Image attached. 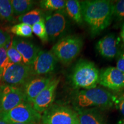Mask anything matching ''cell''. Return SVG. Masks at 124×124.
Segmentation results:
<instances>
[{
    "label": "cell",
    "mask_w": 124,
    "mask_h": 124,
    "mask_svg": "<svg viewBox=\"0 0 124 124\" xmlns=\"http://www.w3.org/2000/svg\"><path fill=\"white\" fill-rule=\"evenodd\" d=\"M116 97L109 91L100 87L83 90L75 94L73 103L76 109L85 108H110L115 102Z\"/></svg>",
    "instance_id": "2"
},
{
    "label": "cell",
    "mask_w": 124,
    "mask_h": 124,
    "mask_svg": "<svg viewBox=\"0 0 124 124\" xmlns=\"http://www.w3.org/2000/svg\"><path fill=\"white\" fill-rule=\"evenodd\" d=\"M41 124H77L79 122L77 113L70 107L52 104L41 118Z\"/></svg>",
    "instance_id": "6"
},
{
    "label": "cell",
    "mask_w": 124,
    "mask_h": 124,
    "mask_svg": "<svg viewBox=\"0 0 124 124\" xmlns=\"http://www.w3.org/2000/svg\"><path fill=\"white\" fill-rule=\"evenodd\" d=\"M24 101L21 87L0 85V113L10 110Z\"/></svg>",
    "instance_id": "9"
},
{
    "label": "cell",
    "mask_w": 124,
    "mask_h": 124,
    "mask_svg": "<svg viewBox=\"0 0 124 124\" xmlns=\"http://www.w3.org/2000/svg\"><path fill=\"white\" fill-rule=\"evenodd\" d=\"M51 76L33 77L21 86L25 101L32 104L39 94L44 90L52 80Z\"/></svg>",
    "instance_id": "13"
},
{
    "label": "cell",
    "mask_w": 124,
    "mask_h": 124,
    "mask_svg": "<svg viewBox=\"0 0 124 124\" xmlns=\"http://www.w3.org/2000/svg\"><path fill=\"white\" fill-rule=\"evenodd\" d=\"M114 103H116L117 108L124 116V94L117 99L116 98Z\"/></svg>",
    "instance_id": "28"
},
{
    "label": "cell",
    "mask_w": 124,
    "mask_h": 124,
    "mask_svg": "<svg viewBox=\"0 0 124 124\" xmlns=\"http://www.w3.org/2000/svg\"><path fill=\"white\" fill-rule=\"evenodd\" d=\"M32 77L33 76L31 66L10 63L3 72L1 81L2 84L21 87Z\"/></svg>",
    "instance_id": "8"
},
{
    "label": "cell",
    "mask_w": 124,
    "mask_h": 124,
    "mask_svg": "<svg viewBox=\"0 0 124 124\" xmlns=\"http://www.w3.org/2000/svg\"><path fill=\"white\" fill-rule=\"evenodd\" d=\"M7 55L10 63L20 64L23 63V58L18 51L10 44L7 48Z\"/></svg>",
    "instance_id": "24"
},
{
    "label": "cell",
    "mask_w": 124,
    "mask_h": 124,
    "mask_svg": "<svg viewBox=\"0 0 124 124\" xmlns=\"http://www.w3.org/2000/svg\"><path fill=\"white\" fill-rule=\"evenodd\" d=\"M15 21L10 0H0V27L8 25Z\"/></svg>",
    "instance_id": "17"
},
{
    "label": "cell",
    "mask_w": 124,
    "mask_h": 124,
    "mask_svg": "<svg viewBox=\"0 0 124 124\" xmlns=\"http://www.w3.org/2000/svg\"><path fill=\"white\" fill-rule=\"evenodd\" d=\"M41 114L34 109L31 103L24 101L7 112L0 113V118L8 123H34L41 122Z\"/></svg>",
    "instance_id": "5"
},
{
    "label": "cell",
    "mask_w": 124,
    "mask_h": 124,
    "mask_svg": "<svg viewBox=\"0 0 124 124\" xmlns=\"http://www.w3.org/2000/svg\"><path fill=\"white\" fill-rule=\"evenodd\" d=\"M66 4V1L64 0H41L39 1L40 9L47 12L64 10Z\"/></svg>",
    "instance_id": "21"
},
{
    "label": "cell",
    "mask_w": 124,
    "mask_h": 124,
    "mask_svg": "<svg viewBox=\"0 0 124 124\" xmlns=\"http://www.w3.org/2000/svg\"><path fill=\"white\" fill-rule=\"evenodd\" d=\"M82 17L95 37L107 28L112 22L113 2L108 0H87L80 1Z\"/></svg>",
    "instance_id": "1"
},
{
    "label": "cell",
    "mask_w": 124,
    "mask_h": 124,
    "mask_svg": "<svg viewBox=\"0 0 124 124\" xmlns=\"http://www.w3.org/2000/svg\"><path fill=\"white\" fill-rule=\"evenodd\" d=\"M113 17L119 21L124 20V0L113 3Z\"/></svg>",
    "instance_id": "25"
},
{
    "label": "cell",
    "mask_w": 124,
    "mask_h": 124,
    "mask_svg": "<svg viewBox=\"0 0 124 124\" xmlns=\"http://www.w3.org/2000/svg\"><path fill=\"white\" fill-rule=\"evenodd\" d=\"M46 12L40 8L33 9L30 12L18 17L17 21L19 23H24L32 26L41 20H45Z\"/></svg>",
    "instance_id": "19"
},
{
    "label": "cell",
    "mask_w": 124,
    "mask_h": 124,
    "mask_svg": "<svg viewBox=\"0 0 124 124\" xmlns=\"http://www.w3.org/2000/svg\"><path fill=\"white\" fill-rule=\"evenodd\" d=\"M60 82L59 78L52 79L49 84L37 96L32 102L34 109L39 114H43L53 104L55 100V93Z\"/></svg>",
    "instance_id": "11"
},
{
    "label": "cell",
    "mask_w": 124,
    "mask_h": 124,
    "mask_svg": "<svg viewBox=\"0 0 124 124\" xmlns=\"http://www.w3.org/2000/svg\"><path fill=\"white\" fill-rule=\"evenodd\" d=\"M121 38L122 39V41L124 43V23L122 26L121 29Z\"/></svg>",
    "instance_id": "30"
},
{
    "label": "cell",
    "mask_w": 124,
    "mask_h": 124,
    "mask_svg": "<svg viewBox=\"0 0 124 124\" xmlns=\"http://www.w3.org/2000/svg\"><path fill=\"white\" fill-rule=\"evenodd\" d=\"M99 77L100 71L94 63L80 60L74 66L71 74V83L74 89H94L97 87Z\"/></svg>",
    "instance_id": "3"
},
{
    "label": "cell",
    "mask_w": 124,
    "mask_h": 124,
    "mask_svg": "<svg viewBox=\"0 0 124 124\" xmlns=\"http://www.w3.org/2000/svg\"><path fill=\"white\" fill-rule=\"evenodd\" d=\"M15 16H21L33 10L36 2L32 0H10Z\"/></svg>",
    "instance_id": "20"
},
{
    "label": "cell",
    "mask_w": 124,
    "mask_h": 124,
    "mask_svg": "<svg viewBox=\"0 0 124 124\" xmlns=\"http://www.w3.org/2000/svg\"><path fill=\"white\" fill-rule=\"evenodd\" d=\"M80 124L79 123V122H78V124Z\"/></svg>",
    "instance_id": "35"
},
{
    "label": "cell",
    "mask_w": 124,
    "mask_h": 124,
    "mask_svg": "<svg viewBox=\"0 0 124 124\" xmlns=\"http://www.w3.org/2000/svg\"><path fill=\"white\" fill-rule=\"evenodd\" d=\"M118 124H124V119H121L118 122Z\"/></svg>",
    "instance_id": "33"
},
{
    "label": "cell",
    "mask_w": 124,
    "mask_h": 124,
    "mask_svg": "<svg viewBox=\"0 0 124 124\" xmlns=\"http://www.w3.org/2000/svg\"><path fill=\"white\" fill-rule=\"evenodd\" d=\"M0 124H9L7 121L0 118Z\"/></svg>",
    "instance_id": "31"
},
{
    "label": "cell",
    "mask_w": 124,
    "mask_h": 124,
    "mask_svg": "<svg viewBox=\"0 0 124 124\" xmlns=\"http://www.w3.org/2000/svg\"><path fill=\"white\" fill-rule=\"evenodd\" d=\"M83 40L76 35H67L58 40L51 52L58 61L63 64L71 63L79 55L83 47Z\"/></svg>",
    "instance_id": "4"
},
{
    "label": "cell",
    "mask_w": 124,
    "mask_h": 124,
    "mask_svg": "<svg viewBox=\"0 0 124 124\" xmlns=\"http://www.w3.org/2000/svg\"><path fill=\"white\" fill-rule=\"evenodd\" d=\"M9 124H34V123H8Z\"/></svg>",
    "instance_id": "32"
},
{
    "label": "cell",
    "mask_w": 124,
    "mask_h": 124,
    "mask_svg": "<svg viewBox=\"0 0 124 124\" xmlns=\"http://www.w3.org/2000/svg\"><path fill=\"white\" fill-rule=\"evenodd\" d=\"M32 32L36 35L43 43H46L48 41V36L46 33V25H45V20H41L39 22L36 23L32 26Z\"/></svg>",
    "instance_id": "23"
},
{
    "label": "cell",
    "mask_w": 124,
    "mask_h": 124,
    "mask_svg": "<svg viewBox=\"0 0 124 124\" xmlns=\"http://www.w3.org/2000/svg\"><path fill=\"white\" fill-rule=\"evenodd\" d=\"M64 10L67 15L77 24H82L83 23V20L80 1L77 0L66 1Z\"/></svg>",
    "instance_id": "18"
},
{
    "label": "cell",
    "mask_w": 124,
    "mask_h": 124,
    "mask_svg": "<svg viewBox=\"0 0 124 124\" xmlns=\"http://www.w3.org/2000/svg\"><path fill=\"white\" fill-rule=\"evenodd\" d=\"M98 83L113 91H120L124 89V73L116 67L106 68L100 72Z\"/></svg>",
    "instance_id": "12"
},
{
    "label": "cell",
    "mask_w": 124,
    "mask_h": 124,
    "mask_svg": "<svg viewBox=\"0 0 124 124\" xmlns=\"http://www.w3.org/2000/svg\"><path fill=\"white\" fill-rule=\"evenodd\" d=\"M11 45L18 51L23 58V63L31 66L33 63L40 49L31 41L19 37L15 36L12 39Z\"/></svg>",
    "instance_id": "14"
},
{
    "label": "cell",
    "mask_w": 124,
    "mask_h": 124,
    "mask_svg": "<svg viewBox=\"0 0 124 124\" xmlns=\"http://www.w3.org/2000/svg\"><path fill=\"white\" fill-rule=\"evenodd\" d=\"M12 39V36L8 32L2 28H0V47L8 46L9 42H11Z\"/></svg>",
    "instance_id": "27"
},
{
    "label": "cell",
    "mask_w": 124,
    "mask_h": 124,
    "mask_svg": "<svg viewBox=\"0 0 124 124\" xmlns=\"http://www.w3.org/2000/svg\"><path fill=\"white\" fill-rule=\"evenodd\" d=\"M8 46L0 47V74L2 75L3 72L10 64L7 55V48Z\"/></svg>",
    "instance_id": "26"
},
{
    "label": "cell",
    "mask_w": 124,
    "mask_h": 124,
    "mask_svg": "<svg viewBox=\"0 0 124 124\" xmlns=\"http://www.w3.org/2000/svg\"><path fill=\"white\" fill-rule=\"evenodd\" d=\"M67 16L64 10L46 12L45 25L49 40L55 41L63 38L69 27Z\"/></svg>",
    "instance_id": "7"
},
{
    "label": "cell",
    "mask_w": 124,
    "mask_h": 124,
    "mask_svg": "<svg viewBox=\"0 0 124 124\" xmlns=\"http://www.w3.org/2000/svg\"><path fill=\"white\" fill-rule=\"evenodd\" d=\"M10 32L19 38H30L32 36L33 33L32 26L21 23L14 25L10 27Z\"/></svg>",
    "instance_id": "22"
},
{
    "label": "cell",
    "mask_w": 124,
    "mask_h": 124,
    "mask_svg": "<svg viewBox=\"0 0 124 124\" xmlns=\"http://www.w3.org/2000/svg\"><path fill=\"white\" fill-rule=\"evenodd\" d=\"M76 110L80 124H107L106 117L100 108H92Z\"/></svg>",
    "instance_id": "16"
},
{
    "label": "cell",
    "mask_w": 124,
    "mask_h": 124,
    "mask_svg": "<svg viewBox=\"0 0 124 124\" xmlns=\"http://www.w3.org/2000/svg\"><path fill=\"white\" fill-rule=\"evenodd\" d=\"M116 68L124 73V53L122 54L118 59Z\"/></svg>",
    "instance_id": "29"
},
{
    "label": "cell",
    "mask_w": 124,
    "mask_h": 124,
    "mask_svg": "<svg viewBox=\"0 0 124 124\" xmlns=\"http://www.w3.org/2000/svg\"><path fill=\"white\" fill-rule=\"evenodd\" d=\"M1 77H2V76H1V74H0V80H1Z\"/></svg>",
    "instance_id": "34"
},
{
    "label": "cell",
    "mask_w": 124,
    "mask_h": 124,
    "mask_svg": "<svg viewBox=\"0 0 124 124\" xmlns=\"http://www.w3.org/2000/svg\"><path fill=\"white\" fill-rule=\"evenodd\" d=\"M119 39L114 34L105 36L99 40L97 49L102 56L107 59L114 58L118 52Z\"/></svg>",
    "instance_id": "15"
},
{
    "label": "cell",
    "mask_w": 124,
    "mask_h": 124,
    "mask_svg": "<svg viewBox=\"0 0 124 124\" xmlns=\"http://www.w3.org/2000/svg\"><path fill=\"white\" fill-rule=\"evenodd\" d=\"M58 60L51 51L40 50L31 65L33 77L46 75L55 69Z\"/></svg>",
    "instance_id": "10"
}]
</instances>
